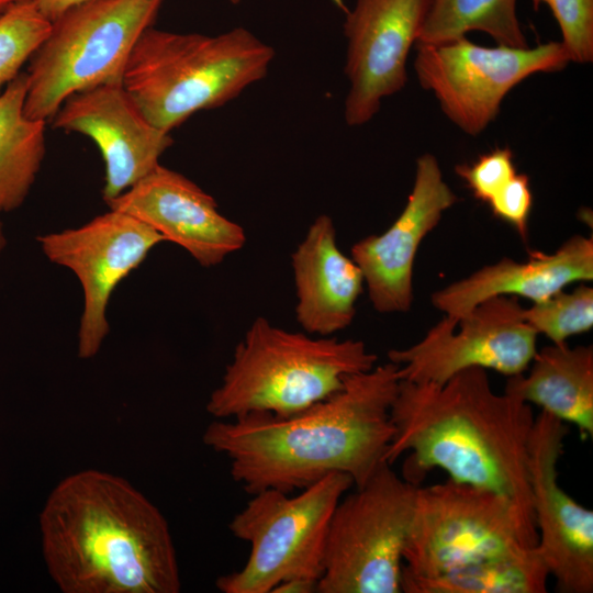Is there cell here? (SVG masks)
I'll use <instances>...</instances> for the list:
<instances>
[{"instance_id": "cell-1", "label": "cell", "mask_w": 593, "mask_h": 593, "mask_svg": "<svg viewBox=\"0 0 593 593\" xmlns=\"http://www.w3.org/2000/svg\"><path fill=\"white\" fill-rule=\"evenodd\" d=\"M401 380L400 366L389 361L348 376L338 391L294 414L215 419L202 440L228 458L233 480L251 495L291 494L335 472L358 488L385 462Z\"/></svg>"}, {"instance_id": "cell-2", "label": "cell", "mask_w": 593, "mask_h": 593, "mask_svg": "<svg viewBox=\"0 0 593 593\" xmlns=\"http://www.w3.org/2000/svg\"><path fill=\"white\" fill-rule=\"evenodd\" d=\"M535 417L530 404L495 393L482 368L443 384L401 380L384 460L392 465L407 454L402 478L413 485L441 469L456 482L508 497L534 521L527 451Z\"/></svg>"}, {"instance_id": "cell-3", "label": "cell", "mask_w": 593, "mask_h": 593, "mask_svg": "<svg viewBox=\"0 0 593 593\" xmlns=\"http://www.w3.org/2000/svg\"><path fill=\"white\" fill-rule=\"evenodd\" d=\"M47 571L64 593H177L180 573L161 512L125 479L72 473L40 513Z\"/></svg>"}, {"instance_id": "cell-4", "label": "cell", "mask_w": 593, "mask_h": 593, "mask_svg": "<svg viewBox=\"0 0 593 593\" xmlns=\"http://www.w3.org/2000/svg\"><path fill=\"white\" fill-rule=\"evenodd\" d=\"M273 58V48L244 27L209 36L150 26L133 47L122 85L145 118L170 133L261 80Z\"/></svg>"}, {"instance_id": "cell-5", "label": "cell", "mask_w": 593, "mask_h": 593, "mask_svg": "<svg viewBox=\"0 0 593 593\" xmlns=\"http://www.w3.org/2000/svg\"><path fill=\"white\" fill-rule=\"evenodd\" d=\"M376 362L361 340L290 332L260 316L236 345L206 411L216 419L250 413L288 416L326 399L348 376Z\"/></svg>"}, {"instance_id": "cell-6", "label": "cell", "mask_w": 593, "mask_h": 593, "mask_svg": "<svg viewBox=\"0 0 593 593\" xmlns=\"http://www.w3.org/2000/svg\"><path fill=\"white\" fill-rule=\"evenodd\" d=\"M165 0H83L52 21L30 59L24 113L53 119L67 98L122 82L130 55Z\"/></svg>"}, {"instance_id": "cell-7", "label": "cell", "mask_w": 593, "mask_h": 593, "mask_svg": "<svg viewBox=\"0 0 593 593\" xmlns=\"http://www.w3.org/2000/svg\"><path fill=\"white\" fill-rule=\"evenodd\" d=\"M354 485L335 472L296 495L276 489L253 494L231 521L234 537L250 551L245 566L216 579L223 593H271L291 580L317 582L324 571L325 542L333 512Z\"/></svg>"}, {"instance_id": "cell-8", "label": "cell", "mask_w": 593, "mask_h": 593, "mask_svg": "<svg viewBox=\"0 0 593 593\" xmlns=\"http://www.w3.org/2000/svg\"><path fill=\"white\" fill-rule=\"evenodd\" d=\"M535 523L508 497L448 478L417 486L401 577L430 578L461 564L535 547Z\"/></svg>"}, {"instance_id": "cell-9", "label": "cell", "mask_w": 593, "mask_h": 593, "mask_svg": "<svg viewBox=\"0 0 593 593\" xmlns=\"http://www.w3.org/2000/svg\"><path fill=\"white\" fill-rule=\"evenodd\" d=\"M416 485L383 462L343 496L328 526L320 593H400Z\"/></svg>"}, {"instance_id": "cell-10", "label": "cell", "mask_w": 593, "mask_h": 593, "mask_svg": "<svg viewBox=\"0 0 593 593\" xmlns=\"http://www.w3.org/2000/svg\"><path fill=\"white\" fill-rule=\"evenodd\" d=\"M561 42L536 47L481 46L466 37L440 45L416 44L414 68L421 87L462 132L478 136L497 116L505 96L526 78L556 72L570 63Z\"/></svg>"}, {"instance_id": "cell-11", "label": "cell", "mask_w": 593, "mask_h": 593, "mask_svg": "<svg viewBox=\"0 0 593 593\" xmlns=\"http://www.w3.org/2000/svg\"><path fill=\"white\" fill-rule=\"evenodd\" d=\"M523 309L516 296L488 299L458 323L445 316L416 344L389 350V361L400 366L402 380L415 383L443 384L470 368L524 373L537 353L538 334Z\"/></svg>"}, {"instance_id": "cell-12", "label": "cell", "mask_w": 593, "mask_h": 593, "mask_svg": "<svg viewBox=\"0 0 593 593\" xmlns=\"http://www.w3.org/2000/svg\"><path fill=\"white\" fill-rule=\"evenodd\" d=\"M37 240L44 255L70 269L82 287L78 356L92 358L110 331L107 307L113 291L165 239L142 221L110 209L82 226Z\"/></svg>"}, {"instance_id": "cell-13", "label": "cell", "mask_w": 593, "mask_h": 593, "mask_svg": "<svg viewBox=\"0 0 593 593\" xmlns=\"http://www.w3.org/2000/svg\"><path fill=\"white\" fill-rule=\"evenodd\" d=\"M569 428L541 411L530 432L527 473L536 548L560 593L593 592V511L559 484L558 462Z\"/></svg>"}, {"instance_id": "cell-14", "label": "cell", "mask_w": 593, "mask_h": 593, "mask_svg": "<svg viewBox=\"0 0 593 593\" xmlns=\"http://www.w3.org/2000/svg\"><path fill=\"white\" fill-rule=\"evenodd\" d=\"M428 5L429 0H356L346 13L349 90L344 116L349 126L368 123L382 100L406 85V60Z\"/></svg>"}, {"instance_id": "cell-15", "label": "cell", "mask_w": 593, "mask_h": 593, "mask_svg": "<svg viewBox=\"0 0 593 593\" xmlns=\"http://www.w3.org/2000/svg\"><path fill=\"white\" fill-rule=\"evenodd\" d=\"M457 201L436 157L429 153L419 156L414 184L401 214L385 232L360 239L350 250L376 311L403 313L411 309L418 247Z\"/></svg>"}, {"instance_id": "cell-16", "label": "cell", "mask_w": 593, "mask_h": 593, "mask_svg": "<svg viewBox=\"0 0 593 593\" xmlns=\"http://www.w3.org/2000/svg\"><path fill=\"white\" fill-rule=\"evenodd\" d=\"M52 120L54 127L86 135L98 146L105 166V202L152 171L174 143L170 133L145 118L122 82L74 93Z\"/></svg>"}, {"instance_id": "cell-17", "label": "cell", "mask_w": 593, "mask_h": 593, "mask_svg": "<svg viewBox=\"0 0 593 593\" xmlns=\"http://www.w3.org/2000/svg\"><path fill=\"white\" fill-rule=\"evenodd\" d=\"M107 203L182 247L203 267L221 264L246 243L244 228L220 213L212 195L160 164Z\"/></svg>"}, {"instance_id": "cell-18", "label": "cell", "mask_w": 593, "mask_h": 593, "mask_svg": "<svg viewBox=\"0 0 593 593\" xmlns=\"http://www.w3.org/2000/svg\"><path fill=\"white\" fill-rule=\"evenodd\" d=\"M593 279V238L574 235L551 254L532 251L525 261L503 258L432 295L433 305L456 321L481 302L523 296L541 302L570 283Z\"/></svg>"}, {"instance_id": "cell-19", "label": "cell", "mask_w": 593, "mask_h": 593, "mask_svg": "<svg viewBox=\"0 0 593 593\" xmlns=\"http://www.w3.org/2000/svg\"><path fill=\"white\" fill-rule=\"evenodd\" d=\"M295 317L310 335L332 336L349 326L362 292L363 275L338 248L333 220L317 216L291 256Z\"/></svg>"}, {"instance_id": "cell-20", "label": "cell", "mask_w": 593, "mask_h": 593, "mask_svg": "<svg viewBox=\"0 0 593 593\" xmlns=\"http://www.w3.org/2000/svg\"><path fill=\"white\" fill-rule=\"evenodd\" d=\"M529 371L508 377L505 391L593 436V348L552 344L537 351Z\"/></svg>"}, {"instance_id": "cell-21", "label": "cell", "mask_w": 593, "mask_h": 593, "mask_svg": "<svg viewBox=\"0 0 593 593\" xmlns=\"http://www.w3.org/2000/svg\"><path fill=\"white\" fill-rule=\"evenodd\" d=\"M26 92L23 72L0 93V212L24 202L45 156L46 121L24 113Z\"/></svg>"}, {"instance_id": "cell-22", "label": "cell", "mask_w": 593, "mask_h": 593, "mask_svg": "<svg viewBox=\"0 0 593 593\" xmlns=\"http://www.w3.org/2000/svg\"><path fill=\"white\" fill-rule=\"evenodd\" d=\"M549 578L535 546L474 560L430 578L401 577V592L545 593Z\"/></svg>"}, {"instance_id": "cell-23", "label": "cell", "mask_w": 593, "mask_h": 593, "mask_svg": "<svg viewBox=\"0 0 593 593\" xmlns=\"http://www.w3.org/2000/svg\"><path fill=\"white\" fill-rule=\"evenodd\" d=\"M517 0H429L416 44L440 45L484 32L497 45L526 48L516 13Z\"/></svg>"}, {"instance_id": "cell-24", "label": "cell", "mask_w": 593, "mask_h": 593, "mask_svg": "<svg viewBox=\"0 0 593 593\" xmlns=\"http://www.w3.org/2000/svg\"><path fill=\"white\" fill-rule=\"evenodd\" d=\"M52 21L33 2L14 3L0 15V93L47 37Z\"/></svg>"}, {"instance_id": "cell-25", "label": "cell", "mask_w": 593, "mask_h": 593, "mask_svg": "<svg viewBox=\"0 0 593 593\" xmlns=\"http://www.w3.org/2000/svg\"><path fill=\"white\" fill-rule=\"evenodd\" d=\"M523 317L537 334L547 336L552 344H563L568 337L592 328L593 289L580 286L572 292L561 290L523 309Z\"/></svg>"}, {"instance_id": "cell-26", "label": "cell", "mask_w": 593, "mask_h": 593, "mask_svg": "<svg viewBox=\"0 0 593 593\" xmlns=\"http://www.w3.org/2000/svg\"><path fill=\"white\" fill-rule=\"evenodd\" d=\"M545 3L555 16L562 35L561 44L570 60H593V0H533L535 10Z\"/></svg>"}, {"instance_id": "cell-27", "label": "cell", "mask_w": 593, "mask_h": 593, "mask_svg": "<svg viewBox=\"0 0 593 593\" xmlns=\"http://www.w3.org/2000/svg\"><path fill=\"white\" fill-rule=\"evenodd\" d=\"M455 171L466 181L473 197L484 203H489L517 172L510 147H496L470 165H457Z\"/></svg>"}, {"instance_id": "cell-28", "label": "cell", "mask_w": 593, "mask_h": 593, "mask_svg": "<svg viewBox=\"0 0 593 593\" xmlns=\"http://www.w3.org/2000/svg\"><path fill=\"white\" fill-rule=\"evenodd\" d=\"M488 204L494 216L511 224L523 239L527 238L528 219L533 204L527 175L516 172Z\"/></svg>"}, {"instance_id": "cell-29", "label": "cell", "mask_w": 593, "mask_h": 593, "mask_svg": "<svg viewBox=\"0 0 593 593\" xmlns=\"http://www.w3.org/2000/svg\"><path fill=\"white\" fill-rule=\"evenodd\" d=\"M83 0H33L40 11L51 21L56 19L66 9Z\"/></svg>"}, {"instance_id": "cell-30", "label": "cell", "mask_w": 593, "mask_h": 593, "mask_svg": "<svg viewBox=\"0 0 593 593\" xmlns=\"http://www.w3.org/2000/svg\"><path fill=\"white\" fill-rule=\"evenodd\" d=\"M317 592V582L291 580L277 585L271 593H313Z\"/></svg>"}, {"instance_id": "cell-31", "label": "cell", "mask_w": 593, "mask_h": 593, "mask_svg": "<svg viewBox=\"0 0 593 593\" xmlns=\"http://www.w3.org/2000/svg\"><path fill=\"white\" fill-rule=\"evenodd\" d=\"M21 1H25V0H0V11H4L10 5L21 2Z\"/></svg>"}, {"instance_id": "cell-32", "label": "cell", "mask_w": 593, "mask_h": 593, "mask_svg": "<svg viewBox=\"0 0 593 593\" xmlns=\"http://www.w3.org/2000/svg\"><path fill=\"white\" fill-rule=\"evenodd\" d=\"M5 244H7V240H5V236H4V233H3L2 223L0 221V253L5 247Z\"/></svg>"}, {"instance_id": "cell-33", "label": "cell", "mask_w": 593, "mask_h": 593, "mask_svg": "<svg viewBox=\"0 0 593 593\" xmlns=\"http://www.w3.org/2000/svg\"><path fill=\"white\" fill-rule=\"evenodd\" d=\"M232 4H238L242 0H228Z\"/></svg>"}, {"instance_id": "cell-34", "label": "cell", "mask_w": 593, "mask_h": 593, "mask_svg": "<svg viewBox=\"0 0 593 593\" xmlns=\"http://www.w3.org/2000/svg\"><path fill=\"white\" fill-rule=\"evenodd\" d=\"M336 3H338L339 5H342V1L340 0H334ZM343 8V5H342Z\"/></svg>"}]
</instances>
